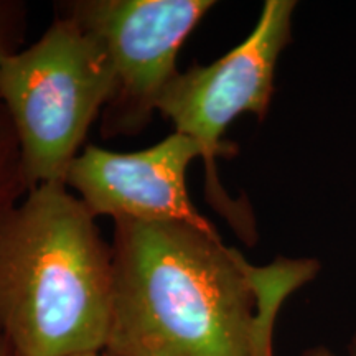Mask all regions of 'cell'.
<instances>
[{
  "label": "cell",
  "instance_id": "obj_4",
  "mask_svg": "<svg viewBox=\"0 0 356 356\" xmlns=\"http://www.w3.org/2000/svg\"><path fill=\"white\" fill-rule=\"evenodd\" d=\"M292 0H267L249 37L211 65L191 66L178 73L159 101V109L175 132L202 149L207 170V198L244 239L254 236L251 213L226 195L216 173V157H231L236 147L222 140L241 114L259 121L269 113L275 68L292 38Z\"/></svg>",
  "mask_w": 356,
  "mask_h": 356
},
{
  "label": "cell",
  "instance_id": "obj_11",
  "mask_svg": "<svg viewBox=\"0 0 356 356\" xmlns=\"http://www.w3.org/2000/svg\"><path fill=\"white\" fill-rule=\"evenodd\" d=\"M73 356H106L102 351H97V353H79V355H73Z\"/></svg>",
  "mask_w": 356,
  "mask_h": 356
},
{
  "label": "cell",
  "instance_id": "obj_9",
  "mask_svg": "<svg viewBox=\"0 0 356 356\" xmlns=\"http://www.w3.org/2000/svg\"><path fill=\"white\" fill-rule=\"evenodd\" d=\"M302 356H335V355H333L330 350L323 348V346H317V348H310L304 351V355ZM350 356H356V335L353 337V340H351Z\"/></svg>",
  "mask_w": 356,
  "mask_h": 356
},
{
  "label": "cell",
  "instance_id": "obj_7",
  "mask_svg": "<svg viewBox=\"0 0 356 356\" xmlns=\"http://www.w3.org/2000/svg\"><path fill=\"white\" fill-rule=\"evenodd\" d=\"M29 191L19 134L0 99V213L15 207Z\"/></svg>",
  "mask_w": 356,
  "mask_h": 356
},
{
  "label": "cell",
  "instance_id": "obj_8",
  "mask_svg": "<svg viewBox=\"0 0 356 356\" xmlns=\"http://www.w3.org/2000/svg\"><path fill=\"white\" fill-rule=\"evenodd\" d=\"M25 8L17 2H0V63L17 53L24 38Z\"/></svg>",
  "mask_w": 356,
  "mask_h": 356
},
{
  "label": "cell",
  "instance_id": "obj_1",
  "mask_svg": "<svg viewBox=\"0 0 356 356\" xmlns=\"http://www.w3.org/2000/svg\"><path fill=\"white\" fill-rule=\"evenodd\" d=\"M106 356H274L279 312L317 277L310 257L256 266L213 228L114 221Z\"/></svg>",
  "mask_w": 356,
  "mask_h": 356
},
{
  "label": "cell",
  "instance_id": "obj_6",
  "mask_svg": "<svg viewBox=\"0 0 356 356\" xmlns=\"http://www.w3.org/2000/svg\"><path fill=\"white\" fill-rule=\"evenodd\" d=\"M198 157L197 142L178 132L139 152L119 154L89 144L71 163L65 185L76 191L95 218L213 228L186 188V170Z\"/></svg>",
  "mask_w": 356,
  "mask_h": 356
},
{
  "label": "cell",
  "instance_id": "obj_2",
  "mask_svg": "<svg viewBox=\"0 0 356 356\" xmlns=\"http://www.w3.org/2000/svg\"><path fill=\"white\" fill-rule=\"evenodd\" d=\"M113 249L65 184H43L0 213V338L17 356L104 351Z\"/></svg>",
  "mask_w": 356,
  "mask_h": 356
},
{
  "label": "cell",
  "instance_id": "obj_10",
  "mask_svg": "<svg viewBox=\"0 0 356 356\" xmlns=\"http://www.w3.org/2000/svg\"><path fill=\"white\" fill-rule=\"evenodd\" d=\"M0 356H17L12 346L8 345V341L3 340V338H0Z\"/></svg>",
  "mask_w": 356,
  "mask_h": 356
},
{
  "label": "cell",
  "instance_id": "obj_5",
  "mask_svg": "<svg viewBox=\"0 0 356 356\" xmlns=\"http://www.w3.org/2000/svg\"><path fill=\"white\" fill-rule=\"evenodd\" d=\"M211 0H76L63 15L99 40L114 86L101 113L104 139L136 136L157 113L159 101L180 71L181 44L207 15Z\"/></svg>",
  "mask_w": 356,
  "mask_h": 356
},
{
  "label": "cell",
  "instance_id": "obj_3",
  "mask_svg": "<svg viewBox=\"0 0 356 356\" xmlns=\"http://www.w3.org/2000/svg\"><path fill=\"white\" fill-rule=\"evenodd\" d=\"M113 86L104 47L66 15L32 47L0 63V99L19 134L30 190L65 184Z\"/></svg>",
  "mask_w": 356,
  "mask_h": 356
}]
</instances>
